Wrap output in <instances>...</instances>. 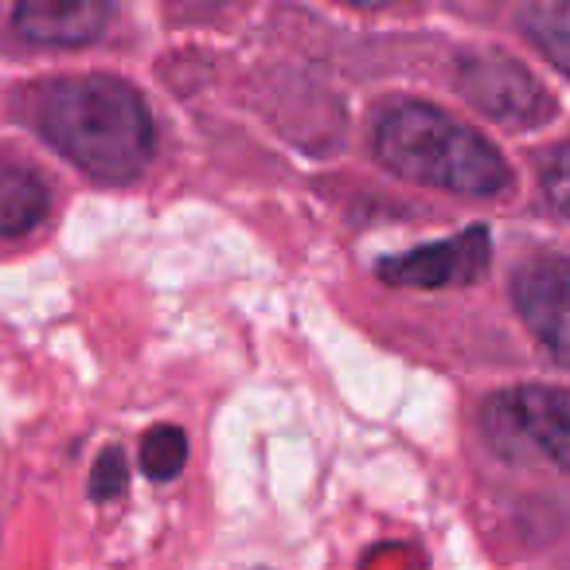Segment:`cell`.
<instances>
[{
	"instance_id": "52a82bcc",
	"label": "cell",
	"mask_w": 570,
	"mask_h": 570,
	"mask_svg": "<svg viewBox=\"0 0 570 570\" xmlns=\"http://www.w3.org/2000/svg\"><path fill=\"white\" fill-rule=\"evenodd\" d=\"M110 9L95 0H75V4H20L12 9V28L20 40L43 43V48H79L102 36Z\"/></svg>"
},
{
	"instance_id": "8fae6325",
	"label": "cell",
	"mask_w": 570,
	"mask_h": 570,
	"mask_svg": "<svg viewBox=\"0 0 570 570\" xmlns=\"http://www.w3.org/2000/svg\"><path fill=\"white\" fill-rule=\"evenodd\" d=\"M539 184H543V196L551 199L554 212L570 219V145H559V149L547 157L543 173H539Z\"/></svg>"
},
{
	"instance_id": "7c38bea8",
	"label": "cell",
	"mask_w": 570,
	"mask_h": 570,
	"mask_svg": "<svg viewBox=\"0 0 570 570\" xmlns=\"http://www.w3.org/2000/svg\"><path fill=\"white\" fill-rule=\"evenodd\" d=\"M126 481H129V469H126V453L121 450H106L98 458L95 473H90V492L98 500H114L126 492Z\"/></svg>"
},
{
	"instance_id": "6da1fadb",
	"label": "cell",
	"mask_w": 570,
	"mask_h": 570,
	"mask_svg": "<svg viewBox=\"0 0 570 570\" xmlns=\"http://www.w3.org/2000/svg\"><path fill=\"white\" fill-rule=\"evenodd\" d=\"M40 129L71 165L98 180H134L153 157V114L114 75H75L43 87Z\"/></svg>"
},
{
	"instance_id": "30bf717a",
	"label": "cell",
	"mask_w": 570,
	"mask_h": 570,
	"mask_svg": "<svg viewBox=\"0 0 570 570\" xmlns=\"http://www.w3.org/2000/svg\"><path fill=\"white\" fill-rule=\"evenodd\" d=\"M188 461V438L176 426H157L141 442V469L153 481H173Z\"/></svg>"
},
{
	"instance_id": "9c48e42d",
	"label": "cell",
	"mask_w": 570,
	"mask_h": 570,
	"mask_svg": "<svg viewBox=\"0 0 570 570\" xmlns=\"http://www.w3.org/2000/svg\"><path fill=\"white\" fill-rule=\"evenodd\" d=\"M528 40L551 59L559 71L570 75V0H543L520 12Z\"/></svg>"
},
{
	"instance_id": "5b68a950",
	"label": "cell",
	"mask_w": 570,
	"mask_h": 570,
	"mask_svg": "<svg viewBox=\"0 0 570 570\" xmlns=\"http://www.w3.org/2000/svg\"><path fill=\"white\" fill-rule=\"evenodd\" d=\"M458 87L476 110L504 121H520V126H531L551 110L547 90L535 82V75L515 59L500 56V51H481V56L461 59Z\"/></svg>"
},
{
	"instance_id": "ba28073f",
	"label": "cell",
	"mask_w": 570,
	"mask_h": 570,
	"mask_svg": "<svg viewBox=\"0 0 570 570\" xmlns=\"http://www.w3.org/2000/svg\"><path fill=\"white\" fill-rule=\"evenodd\" d=\"M48 184L24 165H0V238L28 235L48 215Z\"/></svg>"
},
{
	"instance_id": "7a4b0ae2",
	"label": "cell",
	"mask_w": 570,
	"mask_h": 570,
	"mask_svg": "<svg viewBox=\"0 0 570 570\" xmlns=\"http://www.w3.org/2000/svg\"><path fill=\"white\" fill-rule=\"evenodd\" d=\"M375 153L391 173L453 196L489 199L512 184L497 145L426 102L395 106L375 129Z\"/></svg>"
},
{
	"instance_id": "3957f363",
	"label": "cell",
	"mask_w": 570,
	"mask_h": 570,
	"mask_svg": "<svg viewBox=\"0 0 570 570\" xmlns=\"http://www.w3.org/2000/svg\"><path fill=\"white\" fill-rule=\"evenodd\" d=\"M484 438L504 458H547L570 473V391L512 387L484 403Z\"/></svg>"
},
{
	"instance_id": "8992f818",
	"label": "cell",
	"mask_w": 570,
	"mask_h": 570,
	"mask_svg": "<svg viewBox=\"0 0 570 570\" xmlns=\"http://www.w3.org/2000/svg\"><path fill=\"white\" fill-rule=\"evenodd\" d=\"M489 230L469 227L445 243L419 246L411 254L380 262V277L391 285H419V289H445V285H469L489 269Z\"/></svg>"
},
{
	"instance_id": "277c9868",
	"label": "cell",
	"mask_w": 570,
	"mask_h": 570,
	"mask_svg": "<svg viewBox=\"0 0 570 570\" xmlns=\"http://www.w3.org/2000/svg\"><path fill=\"white\" fill-rule=\"evenodd\" d=\"M515 309L554 364L570 367V258L543 254L520 266L512 282Z\"/></svg>"
}]
</instances>
